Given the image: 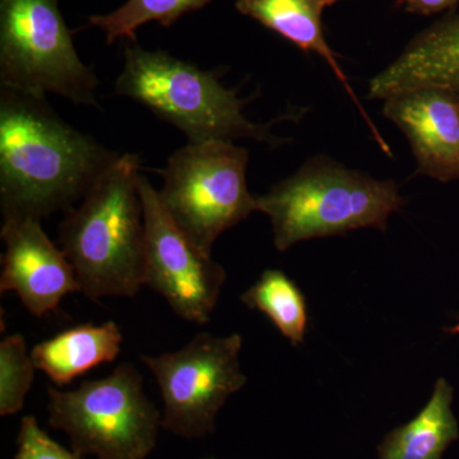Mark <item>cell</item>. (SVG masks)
I'll list each match as a JSON object with an SVG mask.
<instances>
[{
  "instance_id": "d6986e66",
  "label": "cell",
  "mask_w": 459,
  "mask_h": 459,
  "mask_svg": "<svg viewBox=\"0 0 459 459\" xmlns=\"http://www.w3.org/2000/svg\"><path fill=\"white\" fill-rule=\"evenodd\" d=\"M17 442L14 459H81L77 453L68 452L54 442L32 416L22 419Z\"/></svg>"
},
{
  "instance_id": "7a4b0ae2",
  "label": "cell",
  "mask_w": 459,
  "mask_h": 459,
  "mask_svg": "<svg viewBox=\"0 0 459 459\" xmlns=\"http://www.w3.org/2000/svg\"><path fill=\"white\" fill-rule=\"evenodd\" d=\"M141 160L120 153L60 223L59 244L90 300L133 298L146 283Z\"/></svg>"
},
{
  "instance_id": "277c9868",
  "label": "cell",
  "mask_w": 459,
  "mask_h": 459,
  "mask_svg": "<svg viewBox=\"0 0 459 459\" xmlns=\"http://www.w3.org/2000/svg\"><path fill=\"white\" fill-rule=\"evenodd\" d=\"M256 201L270 217L279 252L352 230L385 231L389 217L406 204L395 181L349 170L327 156L313 157Z\"/></svg>"
},
{
  "instance_id": "8fae6325",
  "label": "cell",
  "mask_w": 459,
  "mask_h": 459,
  "mask_svg": "<svg viewBox=\"0 0 459 459\" xmlns=\"http://www.w3.org/2000/svg\"><path fill=\"white\" fill-rule=\"evenodd\" d=\"M383 115L409 140L416 174L459 179V99L435 87L404 91L385 100Z\"/></svg>"
},
{
  "instance_id": "7402d4cb",
  "label": "cell",
  "mask_w": 459,
  "mask_h": 459,
  "mask_svg": "<svg viewBox=\"0 0 459 459\" xmlns=\"http://www.w3.org/2000/svg\"><path fill=\"white\" fill-rule=\"evenodd\" d=\"M205 459H213V458H205Z\"/></svg>"
},
{
  "instance_id": "6da1fadb",
  "label": "cell",
  "mask_w": 459,
  "mask_h": 459,
  "mask_svg": "<svg viewBox=\"0 0 459 459\" xmlns=\"http://www.w3.org/2000/svg\"><path fill=\"white\" fill-rule=\"evenodd\" d=\"M119 156L69 126L45 99L0 87L3 221L66 212Z\"/></svg>"
},
{
  "instance_id": "52a82bcc",
  "label": "cell",
  "mask_w": 459,
  "mask_h": 459,
  "mask_svg": "<svg viewBox=\"0 0 459 459\" xmlns=\"http://www.w3.org/2000/svg\"><path fill=\"white\" fill-rule=\"evenodd\" d=\"M249 153L234 142L188 143L161 171L160 201L172 221L207 255L223 232L258 211L247 186Z\"/></svg>"
},
{
  "instance_id": "9a60e30c",
  "label": "cell",
  "mask_w": 459,
  "mask_h": 459,
  "mask_svg": "<svg viewBox=\"0 0 459 459\" xmlns=\"http://www.w3.org/2000/svg\"><path fill=\"white\" fill-rule=\"evenodd\" d=\"M453 394L452 385L443 377L437 379L419 415L386 435L379 446V459H442L459 437Z\"/></svg>"
},
{
  "instance_id": "2e32d148",
  "label": "cell",
  "mask_w": 459,
  "mask_h": 459,
  "mask_svg": "<svg viewBox=\"0 0 459 459\" xmlns=\"http://www.w3.org/2000/svg\"><path fill=\"white\" fill-rule=\"evenodd\" d=\"M249 309L268 316L280 333L294 346L304 342L307 309L303 292L282 271L263 272L255 285L240 296Z\"/></svg>"
},
{
  "instance_id": "7c38bea8",
  "label": "cell",
  "mask_w": 459,
  "mask_h": 459,
  "mask_svg": "<svg viewBox=\"0 0 459 459\" xmlns=\"http://www.w3.org/2000/svg\"><path fill=\"white\" fill-rule=\"evenodd\" d=\"M421 87L444 90L459 99V13L419 32L391 65L371 78L368 98L385 101Z\"/></svg>"
},
{
  "instance_id": "8992f818",
  "label": "cell",
  "mask_w": 459,
  "mask_h": 459,
  "mask_svg": "<svg viewBox=\"0 0 459 459\" xmlns=\"http://www.w3.org/2000/svg\"><path fill=\"white\" fill-rule=\"evenodd\" d=\"M0 86L98 107V75L78 56L57 0H0Z\"/></svg>"
},
{
  "instance_id": "ffe728a7",
  "label": "cell",
  "mask_w": 459,
  "mask_h": 459,
  "mask_svg": "<svg viewBox=\"0 0 459 459\" xmlns=\"http://www.w3.org/2000/svg\"><path fill=\"white\" fill-rule=\"evenodd\" d=\"M397 4L409 13L433 16L457 7L459 0H397Z\"/></svg>"
},
{
  "instance_id": "30bf717a",
  "label": "cell",
  "mask_w": 459,
  "mask_h": 459,
  "mask_svg": "<svg viewBox=\"0 0 459 459\" xmlns=\"http://www.w3.org/2000/svg\"><path fill=\"white\" fill-rule=\"evenodd\" d=\"M0 292H16L36 318L57 309L66 295L80 292L74 268L42 230L41 220H8L2 225Z\"/></svg>"
},
{
  "instance_id": "9c48e42d",
  "label": "cell",
  "mask_w": 459,
  "mask_h": 459,
  "mask_svg": "<svg viewBox=\"0 0 459 459\" xmlns=\"http://www.w3.org/2000/svg\"><path fill=\"white\" fill-rule=\"evenodd\" d=\"M138 186L147 234L144 286L161 295L181 319L207 325L226 281L225 268L175 225L143 175Z\"/></svg>"
},
{
  "instance_id": "ba28073f",
  "label": "cell",
  "mask_w": 459,
  "mask_h": 459,
  "mask_svg": "<svg viewBox=\"0 0 459 459\" xmlns=\"http://www.w3.org/2000/svg\"><path fill=\"white\" fill-rule=\"evenodd\" d=\"M241 349V334L202 332L177 351L142 356L161 392L162 428L186 439L212 433L223 404L247 385Z\"/></svg>"
},
{
  "instance_id": "5bb4252c",
  "label": "cell",
  "mask_w": 459,
  "mask_h": 459,
  "mask_svg": "<svg viewBox=\"0 0 459 459\" xmlns=\"http://www.w3.org/2000/svg\"><path fill=\"white\" fill-rule=\"evenodd\" d=\"M123 334L113 320L102 325H82L33 346L31 358L56 385H69L105 362H113L122 351Z\"/></svg>"
},
{
  "instance_id": "3957f363",
  "label": "cell",
  "mask_w": 459,
  "mask_h": 459,
  "mask_svg": "<svg viewBox=\"0 0 459 459\" xmlns=\"http://www.w3.org/2000/svg\"><path fill=\"white\" fill-rule=\"evenodd\" d=\"M115 93L133 100L186 134L188 143L253 140L277 147L283 138L271 123H253L243 113L247 100L226 89L213 72L178 59L162 50H146L135 41L124 47V65Z\"/></svg>"
},
{
  "instance_id": "ac0fdd59",
  "label": "cell",
  "mask_w": 459,
  "mask_h": 459,
  "mask_svg": "<svg viewBox=\"0 0 459 459\" xmlns=\"http://www.w3.org/2000/svg\"><path fill=\"white\" fill-rule=\"evenodd\" d=\"M36 370L22 334L0 342V415H16L23 409Z\"/></svg>"
},
{
  "instance_id": "44dd1931",
  "label": "cell",
  "mask_w": 459,
  "mask_h": 459,
  "mask_svg": "<svg viewBox=\"0 0 459 459\" xmlns=\"http://www.w3.org/2000/svg\"><path fill=\"white\" fill-rule=\"evenodd\" d=\"M446 332L451 334H459V322L457 325H453V327L446 329Z\"/></svg>"
},
{
  "instance_id": "5b68a950",
  "label": "cell",
  "mask_w": 459,
  "mask_h": 459,
  "mask_svg": "<svg viewBox=\"0 0 459 459\" xmlns=\"http://www.w3.org/2000/svg\"><path fill=\"white\" fill-rule=\"evenodd\" d=\"M48 395L51 427L68 435L80 457L144 459L156 446L162 416L128 362L77 389L49 388Z\"/></svg>"
},
{
  "instance_id": "e0dca14e",
  "label": "cell",
  "mask_w": 459,
  "mask_h": 459,
  "mask_svg": "<svg viewBox=\"0 0 459 459\" xmlns=\"http://www.w3.org/2000/svg\"><path fill=\"white\" fill-rule=\"evenodd\" d=\"M212 0H128L122 7L105 16L89 18L92 26L104 31L108 44L124 39L135 41V32L144 23L170 27L189 12L198 11Z\"/></svg>"
},
{
  "instance_id": "4fadbf2b",
  "label": "cell",
  "mask_w": 459,
  "mask_h": 459,
  "mask_svg": "<svg viewBox=\"0 0 459 459\" xmlns=\"http://www.w3.org/2000/svg\"><path fill=\"white\" fill-rule=\"evenodd\" d=\"M338 2L340 0H235V8L238 13L253 18L265 29L279 33L304 53H314L325 59L360 111L377 146L386 156L392 157L391 147L377 131L376 124L371 122L325 39L323 13Z\"/></svg>"
}]
</instances>
